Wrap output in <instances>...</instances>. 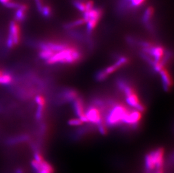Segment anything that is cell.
Wrapping results in <instances>:
<instances>
[{
	"label": "cell",
	"instance_id": "obj_1",
	"mask_svg": "<svg viewBox=\"0 0 174 173\" xmlns=\"http://www.w3.org/2000/svg\"><path fill=\"white\" fill-rule=\"evenodd\" d=\"M82 54L81 52L75 47L68 46L64 49L54 53V55L47 62L49 64H55L57 63L72 64L81 60Z\"/></svg>",
	"mask_w": 174,
	"mask_h": 173
},
{
	"label": "cell",
	"instance_id": "obj_2",
	"mask_svg": "<svg viewBox=\"0 0 174 173\" xmlns=\"http://www.w3.org/2000/svg\"><path fill=\"white\" fill-rule=\"evenodd\" d=\"M117 85L118 87L124 93L126 96V100L128 105L142 113L145 110L144 105L140 102L133 87L125 81L122 80L118 81Z\"/></svg>",
	"mask_w": 174,
	"mask_h": 173
},
{
	"label": "cell",
	"instance_id": "obj_3",
	"mask_svg": "<svg viewBox=\"0 0 174 173\" xmlns=\"http://www.w3.org/2000/svg\"><path fill=\"white\" fill-rule=\"evenodd\" d=\"M129 110L124 105H114L106 117V124L110 127H116L123 124Z\"/></svg>",
	"mask_w": 174,
	"mask_h": 173
},
{
	"label": "cell",
	"instance_id": "obj_4",
	"mask_svg": "<svg viewBox=\"0 0 174 173\" xmlns=\"http://www.w3.org/2000/svg\"><path fill=\"white\" fill-rule=\"evenodd\" d=\"M129 62V59L126 57H121L113 65L107 67L105 69H103L99 72L97 74L96 79L97 81H103L106 79L110 75L118 69L122 68L125 65L127 64Z\"/></svg>",
	"mask_w": 174,
	"mask_h": 173
},
{
	"label": "cell",
	"instance_id": "obj_5",
	"mask_svg": "<svg viewBox=\"0 0 174 173\" xmlns=\"http://www.w3.org/2000/svg\"><path fill=\"white\" fill-rule=\"evenodd\" d=\"M20 28L19 24L13 21L10 25V34L8 40V46L11 47L20 41Z\"/></svg>",
	"mask_w": 174,
	"mask_h": 173
},
{
	"label": "cell",
	"instance_id": "obj_6",
	"mask_svg": "<svg viewBox=\"0 0 174 173\" xmlns=\"http://www.w3.org/2000/svg\"><path fill=\"white\" fill-rule=\"evenodd\" d=\"M89 123H91L95 125H100L103 123L102 115L99 109L95 106H91L87 109L85 112Z\"/></svg>",
	"mask_w": 174,
	"mask_h": 173
},
{
	"label": "cell",
	"instance_id": "obj_7",
	"mask_svg": "<svg viewBox=\"0 0 174 173\" xmlns=\"http://www.w3.org/2000/svg\"><path fill=\"white\" fill-rule=\"evenodd\" d=\"M142 112L137 110H129L123 121V124L131 126L133 127L138 126L142 119Z\"/></svg>",
	"mask_w": 174,
	"mask_h": 173
},
{
	"label": "cell",
	"instance_id": "obj_8",
	"mask_svg": "<svg viewBox=\"0 0 174 173\" xmlns=\"http://www.w3.org/2000/svg\"><path fill=\"white\" fill-rule=\"evenodd\" d=\"M73 102V109L75 114L83 123H89L88 119L85 115L84 102L81 97H78Z\"/></svg>",
	"mask_w": 174,
	"mask_h": 173
},
{
	"label": "cell",
	"instance_id": "obj_9",
	"mask_svg": "<svg viewBox=\"0 0 174 173\" xmlns=\"http://www.w3.org/2000/svg\"><path fill=\"white\" fill-rule=\"evenodd\" d=\"M28 10V6L26 4H20L19 8L16 9L15 13V19L16 21H23L26 19L27 12Z\"/></svg>",
	"mask_w": 174,
	"mask_h": 173
},
{
	"label": "cell",
	"instance_id": "obj_10",
	"mask_svg": "<svg viewBox=\"0 0 174 173\" xmlns=\"http://www.w3.org/2000/svg\"><path fill=\"white\" fill-rule=\"evenodd\" d=\"M161 75L162 78L163 85L166 91H169L170 88L172 86V81L170 77V74L167 72V70L164 68L159 72Z\"/></svg>",
	"mask_w": 174,
	"mask_h": 173
},
{
	"label": "cell",
	"instance_id": "obj_11",
	"mask_svg": "<svg viewBox=\"0 0 174 173\" xmlns=\"http://www.w3.org/2000/svg\"><path fill=\"white\" fill-rule=\"evenodd\" d=\"M63 96L67 101H73L78 97V95L75 90L71 89L65 91Z\"/></svg>",
	"mask_w": 174,
	"mask_h": 173
},
{
	"label": "cell",
	"instance_id": "obj_12",
	"mask_svg": "<svg viewBox=\"0 0 174 173\" xmlns=\"http://www.w3.org/2000/svg\"><path fill=\"white\" fill-rule=\"evenodd\" d=\"M146 167L150 170H153L156 168L154 158L152 152L146 155Z\"/></svg>",
	"mask_w": 174,
	"mask_h": 173
},
{
	"label": "cell",
	"instance_id": "obj_13",
	"mask_svg": "<svg viewBox=\"0 0 174 173\" xmlns=\"http://www.w3.org/2000/svg\"><path fill=\"white\" fill-rule=\"evenodd\" d=\"M153 14V9L151 8H147L146 12L144 14V16L143 18V21L144 24H148L149 22L150 19L152 17V15Z\"/></svg>",
	"mask_w": 174,
	"mask_h": 173
},
{
	"label": "cell",
	"instance_id": "obj_14",
	"mask_svg": "<svg viewBox=\"0 0 174 173\" xmlns=\"http://www.w3.org/2000/svg\"><path fill=\"white\" fill-rule=\"evenodd\" d=\"M85 23V20H84V19H79V20H76L75 21H73V22L70 23H68V24H65L64 27L67 29L72 28H73L74 27L81 25Z\"/></svg>",
	"mask_w": 174,
	"mask_h": 173
},
{
	"label": "cell",
	"instance_id": "obj_15",
	"mask_svg": "<svg viewBox=\"0 0 174 173\" xmlns=\"http://www.w3.org/2000/svg\"><path fill=\"white\" fill-rule=\"evenodd\" d=\"M40 12L45 18H49L51 15V9L49 6H44Z\"/></svg>",
	"mask_w": 174,
	"mask_h": 173
},
{
	"label": "cell",
	"instance_id": "obj_16",
	"mask_svg": "<svg viewBox=\"0 0 174 173\" xmlns=\"http://www.w3.org/2000/svg\"><path fill=\"white\" fill-rule=\"evenodd\" d=\"M144 1V0H130V8H138Z\"/></svg>",
	"mask_w": 174,
	"mask_h": 173
},
{
	"label": "cell",
	"instance_id": "obj_17",
	"mask_svg": "<svg viewBox=\"0 0 174 173\" xmlns=\"http://www.w3.org/2000/svg\"><path fill=\"white\" fill-rule=\"evenodd\" d=\"M3 5H4V6H5L6 8H15V9H17V8H19L20 4L17 3V2H13V1H11L8 2V3Z\"/></svg>",
	"mask_w": 174,
	"mask_h": 173
},
{
	"label": "cell",
	"instance_id": "obj_18",
	"mask_svg": "<svg viewBox=\"0 0 174 173\" xmlns=\"http://www.w3.org/2000/svg\"><path fill=\"white\" fill-rule=\"evenodd\" d=\"M83 123H84L80 119H72L68 121V124L71 126H78L82 125Z\"/></svg>",
	"mask_w": 174,
	"mask_h": 173
},
{
	"label": "cell",
	"instance_id": "obj_19",
	"mask_svg": "<svg viewBox=\"0 0 174 173\" xmlns=\"http://www.w3.org/2000/svg\"><path fill=\"white\" fill-rule=\"evenodd\" d=\"M74 5L75 6L76 8H78L81 11H82V12L85 11V5L80 2L77 1H74Z\"/></svg>",
	"mask_w": 174,
	"mask_h": 173
},
{
	"label": "cell",
	"instance_id": "obj_20",
	"mask_svg": "<svg viewBox=\"0 0 174 173\" xmlns=\"http://www.w3.org/2000/svg\"><path fill=\"white\" fill-rule=\"evenodd\" d=\"M31 165L33 167V168L36 170L37 173L39 172L41 169L40 164L38 162H37L34 159L33 160L31 161Z\"/></svg>",
	"mask_w": 174,
	"mask_h": 173
},
{
	"label": "cell",
	"instance_id": "obj_21",
	"mask_svg": "<svg viewBox=\"0 0 174 173\" xmlns=\"http://www.w3.org/2000/svg\"><path fill=\"white\" fill-rule=\"evenodd\" d=\"M34 1L36 2V5L38 11L40 12L41 11L42 8V7L44 6V5L42 4V0H34Z\"/></svg>",
	"mask_w": 174,
	"mask_h": 173
},
{
	"label": "cell",
	"instance_id": "obj_22",
	"mask_svg": "<svg viewBox=\"0 0 174 173\" xmlns=\"http://www.w3.org/2000/svg\"><path fill=\"white\" fill-rule=\"evenodd\" d=\"M93 7V1H89L85 5V11H90L91 10Z\"/></svg>",
	"mask_w": 174,
	"mask_h": 173
},
{
	"label": "cell",
	"instance_id": "obj_23",
	"mask_svg": "<svg viewBox=\"0 0 174 173\" xmlns=\"http://www.w3.org/2000/svg\"><path fill=\"white\" fill-rule=\"evenodd\" d=\"M11 0H0V3H1L2 4L4 5L6 3H8V2L11 1Z\"/></svg>",
	"mask_w": 174,
	"mask_h": 173
},
{
	"label": "cell",
	"instance_id": "obj_24",
	"mask_svg": "<svg viewBox=\"0 0 174 173\" xmlns=\"http://www.w3.org/2000/svg\"><path fill=\"white\" fill-rule=\"evenodd\" d=\"M156 173H164L163 172V168H159V169H158L157 170V171L156 172Z\"/></svg>",
	"mask_w": 174,
	"mask_h": 173
},
{
	"label": "cell",
	"instance_id": "obj_25",
	"mask_svg": "<svg viewBox=\"0 0 174 173\" xmlns=\"http://www.w3.org/2000/svg\"><path fill=\"white\" fill-rule=\"evenodd\" d=\"M16 173H24L23 171L21 169H18L16 170Z\"/></svg>",
	"mask_w": 174,
	"mask_h": 173
}]
</instances>
